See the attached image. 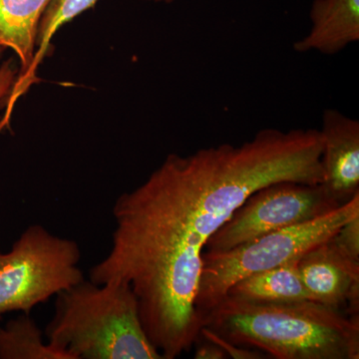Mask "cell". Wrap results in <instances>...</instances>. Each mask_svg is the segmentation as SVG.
<instances>
[{"instance_id": "cell-7", "label": "cell", "mask_w": 359, "mask_h": 359, "mask_svg": "<svg viewBox=\"0 0 359 359\" xmlns=\"http://www.w3.org/2000/svg\"><path fill=\"white\" fill-rule=\"evenodd\" d=\"M299 271L313 301L359 318V262L344 256L332 238L306 252Z\"/></svg>"}, {"instance_id": "cell-2", "label": "cell", "mask_w": 359, "mask_h": 359, "mask_svg": "<svg viewBox=\"0 0 359 359\" xmlns=\"http://www.w3.org/2000/svg\"><path fill=\"white\" fill-rule=\"evenodd\" d=\"M203 327L276 359L359 358V318L318 302L271 304L226 295L203 316Z\"/></svg>"}, {"instance_id": "cell-11", "label": "cell", "mask_w": 359, "mask_h": 359, "mask_svg": "<svg viewBox=\"0 0 359 359\" xmlns=\"http://www.w3.org/2000/svg\"><path fill=\"white\" fill-rule=\"evenodd\" d=\"M299 259L242 278L226 295L255 302L313 301L299 271Z\"/></svg>"}, {"instance_id": "cell-17", "label": "cell", "mask_w": 359, "mask_h": 359, "mask_svg": "<svg viewBox=\"0 0 359 359\" xmlns=\"http://www.w3.org/2000/svg\"><path fill=\"white\" fill-rule=\"evenodd\" d=\"M226 358L228 356L221 347L207 341V340H205V344L198 346L195 353L196 359H224Z\"/></svg>"}, {"instance_id": "cell-3", "label": "cell", "mask_w": 359, "mask_h": 359, "mask_svg": "<svg viewBox=\"0 0 359 359\" xmlns=\"http://www.w3.org/2000/svg\"><path fill=\"white\" fill-rule=\"evenodd\" d=\"M47 342L69 359H163L127 283H81L57 294Z\"/></svg>"}, {"instance_id": "cell-6", "label": "cell", "mask_w": 359, "mask_h": 359, "mask_svg": "<svg viewBox=\"0 0 359 359\" xmlns=\"http://www.w3.org/2000/svg\"><path fill=\"white\" fill-rule=\"evenodd\" d=\"M339 205L321 184H271L252 194L236 210L208 241L204 252H226L271 231L318 218Z\"/></svg>"}, {"instance_id": "cell-4", "label": "cell", "mask_w": 359, "mask_h": 359, "mask_svg": "<svg viewBox=\"0 0 359 359\" xmlns=\"http://www.w3.org/2000/svg\"><path fill=\"white\" fill-rule=\"evenodd\" d=\"M356 217H359V193L334 211L311 221L271 231L226 252H203L195 302L201 320L238 280L301 259L309 250L330 240Z\"/></svg>"}, {"instance_id": "cell-10", "label": "cell", "mask_w": 359, "mask_h": 359, "mask_svg": "<svg viewBox=\"0 0 359 359\" xmlns=\"http://www.w3.org/2000/svg\"><path fill=\"white\" fill-rule=\"evenodd\" d=\"M51 0H0V47L20 59L18 78L29 70L36 52L37 33Z\"/></svg>"}, {"instance_id": "cell-15", "label": "cell", "mask_w": 359, "mask_h": 359, "mask_svg": "<svg viewBox=\"0 0 359 359\" xmlns=\"http://www.w3.org/2000/svg\"><path fill=\"white\" fill-rule=\"evenodd\" d=\"M203 337L207 341L212 342V344H217L221 347L226 354L228 358L233 359H263L266 358L264 356V353L257 351V349L249 348V347L238 346L237 344H231L228 340H224L219 337L218 334H215L209 328L203 327L201 328L199 339ZM199 340V339H198Z\"/></svg>"}, {"instance_id": "cell-14", "label": "cell", "mask_w": 359, "mask_h": 359, "mask_svg": "<svg viewBox=\"0 0 359 359\" xmlns=\"http://www.w3.org/2000/svg\"><path fill=\"white\" fill-rule=\"evenodd\" d=\"M332 241L344 256L359 262V217L347 222Z\"/></svg>"}, {"instance_id": "cell-18", "label": "cell", "mask_w": 359, "mask_h": 359, "mask_svg": "<svg viewBox=\"0 0 359 359\" xmlns=\"http://www.w3.org/2000/svg\"><path fill=\"white\" fill-rule=\"evenodd\" d=\"M4 50H6V49H4L2 48V47H0V56L2 55V53H4Z\"/></svg>"}, {"instance_id": "cell-1", "label": "cell", "mask_w": 359, "mask_h": 359, "mask_svg": "<svg viewBox=\"0 0 359 359\" xmlns=\"http://www.w3.org/2000/svg\"><path fill=\"white\" fill-rule=\"evenodd\" d=\"M321 154L316 129H264L242 145L170 154L116 201L112 247L90 280L129 285L148 339L163 359L179 358L199 339L195 302L208 241L264 187L321 184Z\"/></svg>"}, {"instance_id": "cell-8", "label": "cell", "mask_w": 359, "mask_h": 359, "mask_svg": "<svg viewBox=\"0 0 359 359\" xmlns=\"http://www.w3.org/2000/svg\"><path fill=\"white\" fill-rule=\"evenodd\" d=\"M321 185L339 205L359 193V122L339 111L323 115Z\"/></svg>"}, {"instance_id": "cell-9", "label": "cell", "mask_w": 359, "mask_h": 359, "mask_svg": "<svg viewBox=\"0 0 359 359\" xmlns=\"http://www.w3.org/2000/svg\"><path fill=\"white\" fill-rule=\"evenodd\" d=\"M311 32L295 51L335 54L359 40V0H313Z\"/></svg>"}, {"instance_id": "cell-12", "label": "cell", "mask_w": 359, "mask_h": 359, "mask_svg": "<svg viewBox=\"0 0 359 359\" xmlns=\"http://www.w3.org/2000/svg\"><path fill=\"white\" fill-rule=\"evenodd\" d=\"M98 0H51L46 11L40 20L39 33L36 39V52L29 70L22 77L18 78L14 82L13 92L14 95H25L33 82H36V71L43 60L54 34L61 26L69 22L79 14L95 6ZM145 1L163 2L172 4L175 0H145Z\"/></svg>"}, {"instance_id": "cell-13", "label": "cell", "mask_w": 359, "mask_h": 359, "mask_svg": "<svg viewBox=\"0 0 359 359\" xmlns=\"http://www.w3.org/2000/svg\"><path fill=\"white\" fill-rule=\"evenodd\" d=\"M0 359H69L62 351L45 342L42 332L23 313L0 327Z\"/></svg>"}, {"instance_id": "cell-5", "label": "cell", "mask_w": 359, "mask_h": 359, "mask_svg": "<svg viewBox=\"0 0 359 359\" xmlns=\"http://www.w3.org/2000/svg\"><path fill=\"white\" fill-rule=\"evenodd\" d=\"M77 243L52 235L44 226H28L6 254L0 252V320L11 311L29 314L84 280L78 268Z\"/></svg>"}, {"instance_id": "cell-16", "label": "cell", "mask_w": 359, "mask_h": 359, "mask_svg": "<svg viewBox=\"0 0 359 359\" xmlns=\"http://www.w3.org/2000/svg\"><path fill=\"white\" fill-rule=\"evenodd\" d=\"M18 77V68L13 60H6L0 66V104L6 102Z\"/></svg>"}]
</instances>
